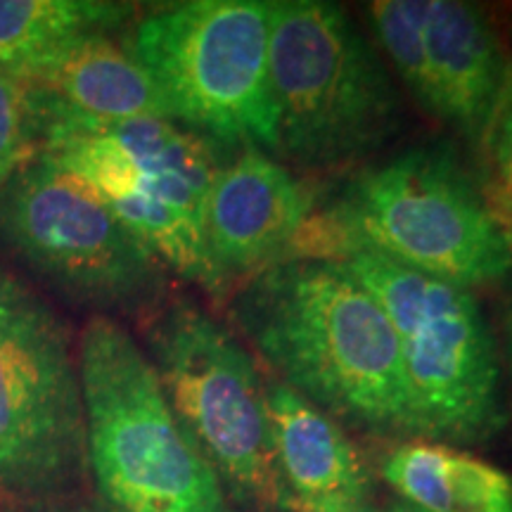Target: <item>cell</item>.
Here are the masks:
<instances>
[{"label":"cell","instance_id":"9","mask_svg":"<svg viewBox=\"0 0 512 512\" xmlns=\"http://www.w3.org/2000/svg\"><path fill=\"white\" fill-rule=\"evenodd\" d=\"M0 245L100 316L164 304L166 268L86 185L36 155L0 188Z\"/></svg>","mask_w":512,"mask_h":512},{"label":"cell","instance_id":"17","mask_svg":"<svg viewBox=\"0 0 512 512\" xmlns=\"http://www.w3.org/2000/svg\"><path fill=\"white\" fill-rule=\"evenodd\" d=\"M38 155L29 86L0 72V188Z\"/></svg>","mask_w":512,"mask_h":512},{"label":"cell","instance_id":"4","mask_svg":"<svg viewBox=\"0 0 512 512\" xmlns=\"http://www.w3.org/2000/svg\"><path fill=\"white\" fill-rule=\"evenodd\" d=\"M268 72L280 162L347 169L377 155L406 121L382 53L335 3L273 0Z\"/></svg>","mask_w":512,"mask_h":512},{"label":"cell","instance_id":"7","mask_svg":"<svg viewBox=\"0 0 512 512\" xmlns=\"http://www.w3.org/2000/svg\"><path fill=\"white\" fill-rule=\"evenodd\" d=\"M271 3L185 0L145 12L126 50L155 83L166 117L223 147L275 157L268 72Z\"/></svg>","mask_w":512,"mask_h":512},{"label":"cell","instance_id":"19","mask_svg":"<svg viewBox=\"0 0 512 512\" xmlns=\"http://www.w3.org/2000/svg\"><path fill=\"white\" fill-rule=\"evenodd\" d=\"M505 361H508V373H510V382H512V292L508 299V306H505Z\"/></svg>","mask_w":512,"mask_h":512},{"label":"cell","instance_id":"23","mask_svg":"<svg viewBox=\"0 0 512 512\" xmlns=\"http://www.w3.org/2000/svg\"><path fill=\"white\" fill-rule=\"evenodd\" d=\"M72 512H93V510H72Z\"/></svg>","mask_w":512,"mask_h":512},{"label":"cell","instance_id":"12","mask_svg":"<svg viewBox=\"0 0 512 512\" xmlns=\"http://www.w3.org/2000/svg\"><path fill=\"white\" fill-rule=\"evenodd\" d=\"M318 195L290 166L259 147H240L221 164L204 207L211 259L233 290L290 259Z\"/></svg>","mask_w":512,"mask_h":512},{"label":"cell","instance_id":"10","mask_svg":"<svg viewBox=\"0 0 512 512\" xmlns=\"http://www.w3.org/2000/svg\"><path fill=\"white\" fill-rule=\"evenodd\" d=\"M83 460L79 358L67 325L0 259V496L60 494Z\"/></svg>","mask_w":512,"mask_h":512},{"label":"cell","instance_id":"3","mask_svg":"<svg viewBox=\"0 0 512 512\" xmlns=\"http://www.w3.org/2000/svg\"><path fill=\"white\" fill-rule=\"evenodd\" d=\"M29 93L38 155L86 185L166 271L228 302L235 290L204 238V207L221 169L211 143L169 119L100 121Z\"/></svg>","mask_w":512,"mask_h":512},{"label":"cell","instance_id":"20","mask_svg":"<svg viewBox=\"0 0 512 512\" xmlns=\"http://www.w3.org/2000/svg\"><path fill=\"white\" fill-rule=\"evenodd\" d=\"M342 512H380V510H377L370 501H366V503H358V505H354V508H347Z\"/></svg>","mask_w":512,"mask_h":512},{"label":"cell","instance_id":"18","mask_svg":"<svg viewBox=\"0 0 512 512\" xmlns=\"http://www.w3.org/2000/svg\"><path fill=\"white\" fill-rule=\"evenodd\" d=\"M479 159L484 164V190L498 216L512 230V53L505 86L491 119Z\"/></svg>","mask_w":512,"mask_h":512},{"label":"cell","instance_id":"15","mask_svg":"<svg viewBox=\"0 0 512 512\" xmlns=\"http://www.w3.org/2000/svg\"><path fill=\"white\" fill-rule=\"evenodd\" d=\"M384 484L420 512H512V477L458 446L403 439L377 463Z\"/></svg>","mask_w":512,"mask_h":512},{"label":"cell","instance_id":"14","mask_svg":"<svg viewBox=\"0 0 512 512\" xmlns=\"http://www.w3.org/2000/svg\"><path fill=\"white\" fill-rule=\"evenodd\" d=\"M19 79L83 117L169 119L155 83L110 34L72 38L31 64Z\"/></svg>","mask_w":512,"mask_h":512},{"label":"cell","instance_id":"22","mask_svg":"<svg viewBox=\"0 0 512 512\" xmlns=\"http://www.w3.org/2000/svg\"><path fill=\"white\" fill-rule=\"evenodd\" d=\"M0 512H17V510H12V508H0Z\"/></svg>","mask_w":512,"mask_h":512},{"label":"cell","instance_id":"11","mask_svg":"<svg viewBox=\"0 0 512 512\" xmlns=\"http://www.w3.org/2000/svg\"><path fill=\"white\" fill-rule=\"evenodd\" d=\"M368 12L406 91L479 155L510 67L489 17L458 0H377Z\"/></svg>","mask_w":512,"mask_h":512},{"label":"cell","instance_id":"2","mask_svg":"<svg viewBox=\"0 0 512 512\" xmlns=\"http://www.w3.org/2000/svg\"><path fill=\"white\" fill-rule=\"evenodd\" d=\"M344 245L472 292L512 278V230L441 140L358 169L328 209H316L290 259H325Z\"/></svg>","mask_w":512,"mask_h":512},{"label":"cell","instance_id":"1","mask_svg":"<svg viewBox=\"0 0 512 512\" xmlns=\"http://www.w3.org/2000/svg\"><path fill=\"white\" fill-rule=\"evenodd\" d=\"M230 313L273 380L337 422L413 439L392 320L339 261L275 264L233 292Z\"/></svg>","mask_w":512,"mask_h":512},{"label":"cell","instance_id":"5","mask_svg":"<svg viewBox=\"0 0 512 512\" xmlns=\"http://www.w3.org/2000/svg\"><path fill=\"white\" fill-rule=\"evenodd\" d=\"M76 358L86 463L110 512H233L126 325L93 313Z\"/></svg>","mask_w":512,"mask_h":512},{"label":"cell","instance_id":"6","mask_svg":"<svg viewBox=\"0 0 512 512\" xmlns=\"http://www.w3.org/2000/svg\"><path fill=\"white\" fill-rule=\"evenodd\" d=\"M335 259L373 292L399 339L413 439L479 446L508 425L498 342L475 292L406 268L366 247Z\"/></svg>","mask_w":512,"mask_h":512},{"label":"cell","instance_id":"13","mask_svg":"<svg viewBox=\"0 0 512 512\" xmlns=\"http://www.w3.org/2000/svg\"><path fill=\"white\" fill-rule=\"evenodd\" d=\"M266 403L292 512H342L368 501L370 467L332 415L273 377H266Z\"/></svg>","mask_w":512,"mask_h":512},{"label":"cell","instance_id":"8","mask_svg":"<svg viewBox=\"0 0 512 512\" xmlns=\"http://www.w3.org/2000/svg\"><path fill=\"white\" fill-rule=\"evenodd\" d=\"M145 354L192 444L242 508L290 510L275 465L266 377L249 349L190 299L150 313Z\"/></svg>","mask_w":512,"mask_h":512},{"label":"cell","instance_id":"21","mask_svg":"<svg viewBox=\"0 0 512 512\" xmlns=\"http://www.w3.org/2000/svg\"><path fill=\"white\" fill-rule=\"evenodd\" d=\"M387 512H420V510L408 508V505H403V503H396V505H392V508H389Z\"/></svg>","mask_w":512,"mask_h":512},{"label":"cell","instance_id":"16","mask_svg":"<svg viewBox=\"0 0 512 512\" xmlns=\"http://www.w3.org/2000/svg\"><path fill=\"white\" fill-rule=\"evenodd\" d=\"M133 12L100 0H0V72L24 74L72 38L112 34Z\"/></svg>","mask_w":512,"mask_h":512}]
</instances>
